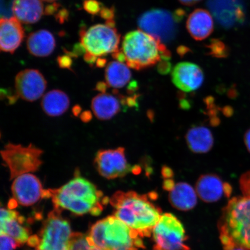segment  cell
I'll return each instance as SVG.
<instances>
[{
    "label": "cell",
    "mask_w": 250,
    "mask_h": 250,
    "mask_svg": "<svg viewBox=\"0 0 250 250\" xmlns=\"http://www.w3.org/2000/svg\"><path fill=\"white\" fill-rule=\"evenodd\" d=\"M149 196L134 191H118L110 199L115 210L114 216L141 237L151 236L162 215L160 208L150 201Z\"/></svg>",
    "instance_id": "1"
},
{
    "label": "cell",
    "mask_w": 250,
    "mask_h": 250,
    "mask_svg": "<svg viewBox=\"0 0 250 250\" xmlns=\"http://www.w3.org/2000/svg\"><path fill=\"white\" fill-rule=\"evenodd\" d=\"M44 198H51L55 208L95 216L101 214L103 205L108 201L95 186L79 176L59 188L45 189Z\"/></svg>",
    "instance_id": "2"
},
{
    "label": "cell",
    "mask_w": 250,
    "mask_h": 250,
    "mask_svg": "<svg viewBox=\"0 0 250 250\" xmlns=\"http://www.w3.org/2000/svg\"><path fill=\"white\" fill-rule=\"evenodd\" d=\"M218 227L224 250H250V196L230 200L223 209Z\"/></svg>",
    "instance_id": "3"
},
{
    "label": "cell",
    "mask_w": 250,
    "mask_h": 250,
    "mask_svg": "<svg viewBox=\"0 0 250 250\" xmlns=\"http://www.w3.org/2000/svg\"><path fill=\"white\" fill-rule=\"evenodd\" d=\"M120 51L125 62L136 70L145 69L170 58L164 43L141 30L125 35Z\"/></svg>",
    "instance_id": "4"
},
{
    "label": "cell",
    "mask_w": 250,
    "mask_h": 250,
    "mask_svg": "<svg viewBox=\"0 0 250 250\" xmlns=\"http://www.w3.org/2000/svg\"><path fill=\"white\" fill-rule=\"evenodd\" d=\"M87 237L90 242L102 250H138L145 248L142 237L115 216L97 222Z\"/></svg>",
    "instance_id": "5"
},
{
    "label": "cell",
    "mask_w": 250,
    "mask_h": 250,
    "mask_svg": "<svg viewBox=\"0 0 250 250\" xmlns=\"http://www.w3.org/2000/svg\"><path fill=\"white\" fill-rule=\"evenodd\" d=\"M81 45L84 51L83 59L90 65L96 63L99 59L119 51L120 34L114 20L106 21L80 31Z\"/></svg>",
    "instance_id": "6"
},
{
    "label": "cell",
    "mask_w": 250,
    "mask_h": 250,
    "mask_svg": "<svg viewBox=\"0 0 250 250\" xmlns=\"http://www.w3.org/2000/svg\"><path fill=\"white\" fill-rule=\"evenodd\" d=\"M184 15L182 11L171 13L165 9H151L141 16L138 25L141 30L164 43L171 42L176 37L178 23Z\"/></svg>",
    "instance_id": "7"
},
{
    "label": "cell",
    "mask_w": 250,
    "mask_h": 250,
    "mask_svg": "<svg viewBox=\"0 0 250 250\" xmlns=\"http://www.w3.org/2000/svg\"><path fill=\"white\" fill-rule=\"evenodd\" d=\"M72 234L69 223L62 216L61 209L55 208L37 236L35 248L37 250H68Z\"/></svg>",
    "instance_id": "8"
},
{
    "label": "cell",
    "mask_w": 250,
    "mask_h": 250,
    "mask_svg": "<svg viewBox=\"0 0 250 250\" xmlns=\"http://www.w3.org/2000/svg\"><path fill=\"white\" fill-rule=\"evenodd\" d=\"M43 151L30 145L24 146L9 143L1 152V157L10 171L11 179L38 170L42 164Z\"/></svg>",
    "instance_id": "9"
},
{
    "label": "cell",
    "mask_w": 250,
    "mask_h": 250,
    "mask_svg": "<svg viewBox=\"0 0 250 250\" xmlns=\"http://www.w3.org/2000/svg\"><path fill=\"white\" fill-rule=\"evenodd\" d=\"M154 250H189L186 242V230L182 223L170 213L162 214L152 231Z\"/></svg>",
    "instance_id": "10"
},
{
    "label": "cell",
    "mask_w": 250,
    "mask_h": 250,
    "mask_svg": "<svg viewBox=\"0 0 250 250\" xmlns=\"http://www.w3.org/2000/svg\"><path fill=\"white\" fill-rule=\"evenodd\" d=\"M95 165L99 174L107 179L125 176L133 169L127 163L123 147L101 150L97 153Z\"/></svg>",
    "instance_id": "11"
},
{
    "label": "cell",
    "mask_w": 250,
    "mask_h": 250,
    "mask_svg": "<svg viewBox=\"0 0 250 250\" xmlns=\"http://www.w3.org/2000/svg\"><path fill=\"white\" fill-rule=\"evenodd\" d=\"M43 189L40 180L34 175L24 174L15 178L12 183V192L14 199L11 202L24 206L35 204L42 198H44Z\"/></svg>",
    "instance_id": "12"
},
{
    "label": "cell",
    "mask_w": 250,
    "mask_h": 250,
    "mask_svg": "<svg viewBox=\"0 0 250 250\" xmlns=\"http://www.w3.org/2000/svg\"><path fill=\"white\" fill-rule=\"evenodd\" d=\"M208 6L218 23L226 29L235 26L245 20L243 0H208Z\"/></svg>",
    "instance_id": "13"
},
{
    "label": "cell",
    "mask_w": 250,
    "mask_h": 250,
    "mask_svg": "<svg viewBox=\"0 0 250 250\" xmlns=\"http://www.w3.org/2000/svg\"><path fill=\"white\" fill-rule=\"evenodd\" d=\"M16 93L21 99L28 102L37 101L43 95L46 81L39 70L26 69L20 72L15 81Z\"/></svg>",
    "instance_id": "14"
},
{
    "label": "cell",
    "mask_w": 250,
    "mask_h": 250,
    "mask_svg": "<svg viewBox=\"0 0 250 250\" xmlns=\"http://www.w3.org/2000/svg\"><path fill=\"white\" fill-rule=\"evenodd\" d=\"M171 78L177 88L183 92H190L201 86L204 74L198 65L189 62H181L172 70Z\"/></svg>",
    "instance_id": "15"
},
{
    "label": "cell",
    "mask_w": 250,
    "mask_h": 250,
    "mask_svg": "<svg viewBox=\"0 0 250 250\" xmlns=\"http://www.w3.org/2000/svg\"><path fill=\"white\" fill-rule=\"evenodd\" d=\"M232 190L229 184L224 183L220 178L214 174L202 175L196 184L197 195L206 203L217 202L224 195L229 197Z\"/></svg>",
    "instance_id": "16"
},
{
    "label": "cell",
    "mask_w": 250,
    "mask_h": 250,
    "mask_svg": "<svg viewBox=\"0 0 250 250\" xmlns=\"http://www.w3.org/2000/svg\"><path fill=\"white\" fill-rule=\"evenodd\" d=\"M17 18H1L0 21V48L14 54L23 42L24 31Z\"/></svg>",
    "instance_id": "17"
},
{
    "label": "cell",
    "mask_w": 250,
    "mask_h": 250,
    "mask_svg": "<svg viewBox=\"0 0 250 250\" xmlns=\"http://www.w3.org/2000/svg\"><path fill=\"white\" fill-rule=\"evenodd\" d=\"M0 218V233L11 236L20 246L28 242L30 237L29 230L23 226L24 218L17 211L10 208H1Z\"/></svg>",
    "instance_id": "18"
},
{
    "label": "cell",
    "mask_w": 250,
    "mask_h": 250,
    "mask_svg": "<svg viewBox=\"0 0 250 250\" xmlns=\"http://www.w3.org/2000/svg\"><path fill=\"white\" fill-rule=\"evenodd\" d=\"M210 12L197 9L188 18L187 28L190 35L196 40L207 39L214 29V21Z\"/></svg>",
    "instance_id": "19"
},
{
    "label": "cell",
    "mask_w": 250,
    "mask_h": 250,
    "mask_svg": "<svg viewBox=\"0 0 250 250\" xmlns=\"http://www.w3.org/2000/svg\"><path fill=\"white\" fill-rule=\"evenodd\" d=\"M12 10L15 17L24 24L37 23L44 13L42 0H14Z\"/></svg>",
    "instance_id": "20"
},
{
    "label": "cell",
    "mask_w": 250,
    "mask_h": 250,
    "mask_svg": "<svg viewBox=\"0 0 250 250\" xmlns=\"http://www.w3.org/2000/svg\"><path fill=\"white\" fill-rule=\"evenodd\" d=\"M55 37L50 31L40 30L31 33L27 40V48L30 54L37 57H46L54 51Z\"/></svg>",
    "instance_id": "21"
},
{
    "label": "cell",
    "mask_w": 250,
    "mask_h": 250,
    "mask_svg": "<svg viewBox=\"0 0 250 250\" xmlns=\"http://www.w3.org/2000/svg\"><path fill=\"white\" fill-rule=\"evenodd\" d=\"M168 200L171 206L177 210L188 211L197 204V193L189 184L178 183L170 190Z\"/></svg>",
    "instance_id": "22"
},
{
    "label": "cell",
    "mask_w": 250,
    "mask_h": 250,
    "mask_svg": "<svg viewBox=\"0 0 250 250\" xmlns=\"http://www.w3.org/2000/svg\"><path fill=\"white\" fill-rule=\"evenodd\" d=\"M186 139L190 151L196 154L207 153L213 146L214 139L211 131L203 126L190 128L187 133Z\"/></svg>",
    "instance_id": "23"
},
{
    "label": "cell",
    "mask_w": 250,
    "mask_h": 250,
    "mask_svg": "<svg viewBox=\"0 0 250 250\" xmlns=\"http://www.w3.org/2000/svg\"><path fill=\"white\" fill-rule=\"evenodd\" d=\"M94 114L100 120H108L120 111L121 104L119 100L114 96L105 92L99 94L92 102Z\"/></svg>",
    "instance_id": "24"
},
{
    "label": "cell",
    "mask_w": 250,
    "mask_h": 250,
    "mask_svg": "<svg viewBox=\"0 0 250 250\" xmlns=\"http://www.w3.org/2000/svg\"><path fill=\"white\" fill-rule=\"evenodd\" d=\"M129 67L118 61L109 62L105 68V83L115 89L123 88L130 82L132 73Z\"/></svg>",
    "instance_id": "25"
},
{
    "label": "cell",
    "mask_w": 250,
    "mask_h": 250,
    "mask_svg": "<svg viewBox=\"0 0 250 250\" xmlns=\"http://www.w3.org/2000/svg\"><path fill=\"white\" fill-rule=\"evenodd\" d=\"M69 105L68 96L60 90H53L47 93L42 102L43 111L51 117H58L64 113Z\"/></svg>",
    "instance_id": "26"
},
{
    "label": "cell",
    "mask_w": 250,
    "mask_h": 250,
    "mask_svg": "<svg viewBox=\"0 0 250 250\" xmlns=\"http://www.w3.org/2000/svg\"><path fill=\"white\" fill-rule=\"evenodd\" d=\"M68 250H102L90 242L88 237L80 233L72 234Z\"/></svg>",
    "instance_id": "27"
},
{
    "label": "cell",
    "mask_w": 250,
    "mask_h": 250,
    "mask_svg": "<svg viewBox=\"0 0 250 250\" xmlns=\"http://www.w3.org/2000/svg\"><path fill=\"white\" fill-rule=\"evenodd\" d=\"M104 6L97 0H85L83 2V8L92 15H99Z\"/></svg>",
    "instance_id": "28"
},
{
    "label": "cell",
    "mask_w": 250,
    "mask_h": 250,
    "mask_svg": "<svg viewBox=\"0 0 250 250\" xmlns=\"http://www.w3.org/2000/svg\"><path fill=\"white\" fill-rule=\"evenodd\" d=\"M20 245L11 236L1 234V250H14Z\"/></svg>",
    "instance_id": "29"
},
{
    "label": "cell",
    "mask_w": 250,
    "mask_h": 250,
    "mask_svg": "<svg viewBox=\"0 0 250 250\" xmlns=\"http://www.w3.org/2000/svg\"><path fill=\"white\" fill-rule=\"evenodd\" d=\"M99 15L101 16V18L107 21L114 20L115 16L114 9L104 7Z\"/></svg>",
    "instance_id": "30"
},
{
    "label": "cell",
    "mask_w": 250,
    "mask_h": 250,
    "mask_svg": "<svg viewBox=\"0 0 250 250\" xmlns=\"http://www.w3.org/2000/svg\"><path fill=\"white\" fill-rule=\"evenodd\" d=\"M58 62L60 67L63 68H70L72 64L71 56L68 54L59 57Z\"/></svg>",
    "instance_id": "31"
},
{
    "label": "cell",
    "mask_w": 250,
    "mask_h": 250,
    "mask_svg": "<svg viewBox=\"0 0 250 250\" xmlns=\"http://www.w3.org/2000/svg\"><path fill=\"white\" fill-rule=\"evenodd\" d=\"M55 17L56 20L58 21L59 22L64 23L68 18V12L66 9H62L58 12L57 14L55 15Z\"/></svg>",
    "instance_id": "32"
},
{
    "label": "cell",
    "mask_w": 250,
    "mask_h": 250,
    "mask_svg": "<svg viewBox=\"0 0 250 250\" xmlns=\"http://www.w3.org/2000/svg\"><path fill=\"white\" fill-rule=\"evenodd\" d=\"M159 71L162 74H167L171 69V65L169 62L167 61H163L159 62L158 67Z\"/></svg>",
    "instance_id": "33"
},
{
    "label": "cell",
    "mask_w": 250,
    "mask_h": 250,
    "mask_svg": "<svg viewBox=\"0 0 250 250\" xmlns=\"http://www.w3.org/2000/svg\"><path fill=\"white\" fill-rule=\"evenodd\" d=\"M162 174L165 179H171V178L173 176L174 174L171 168L165 166V167L162 168Z\"/></svg>",
    "instance_id": "34"
},
{
    "label": "cell",
    "mask_w": 250,
    "mask_h": 250,
    "mask_svg": "<svg viewBox=\"0 0 250 250\" xmlns=\"http://www.w3.org/2000/svg\"><path fill=\"white\" fill-rule=\"evenodd\" d=\"M175 184H176L174 183V181L171 180V179H165L163 183V188L166 190L170 191L173 188Z\"/></svg>",
    "instance_id": "35"
},
{
    "label": "cell",
    "mask_w": 250,
    "mask_h": 250,
    "mask_svg": "<svg viewBox=\"0 0 250 250\" xmlns=\"http://www.w3.org/2000/svg\"><path fill=\"white\" fill-rule=\"evenodd\" d=\"M181 4L186 6H193L201 2L202 0H179Z\"/></svg>",
    "instance_id": "36"
},
{
    "label": "cell",
    "mask_w": 250,
    "mask_h": 250,
    "mask_svg": "<svg viewBox=\"0 0 250 250\" xmlns=\"http://www.w3.org/2000/svg\"><path fill=\"white\" fill-rule=\"evenodd\" d=\"M245 142L247 148L250 152V129L247 131L245 134Z\"/></svg>",
    "instance_id": "37"
},
{
    "label": "cell",
    "mask_w": 250,
    "mask_h": 250,
    "mask_svg": "<svg viewBox=\"0 0 250 250\" xmlns=\"http://www.w3.org/2000/svg\"><path fill=\"white\" fill-rule=\"evenodd\" d=\"M42 1L48 2H53L55 1H57V0H42Z\"/></svg>",
    "instance_id": "38"
},
{
    "label": "cell",
    "mask_w": 250,
    "mask_h": 250,
    "mask_svg": "<svg viewBox=\"0 0 250 250\" xmlns=\"http://www.w3.org/2000/svg\"><path fill=\"white\" fill-rule=\"evenodd\" d=\"M232 250H244L243 249H241V248H236V249H234Z\"/></svg>",
    "instance_id": "39"
},
{
    "label": "cell",
    "mask_w": 250,
    "mask_h": 250,
    "mask_svg": "<svg viewBox=\"0 0 250 250\" xmlns=\"http://www.w3.org/2000/svg\"></svg>",
    "instance_id": "40"
}]
</instances>
